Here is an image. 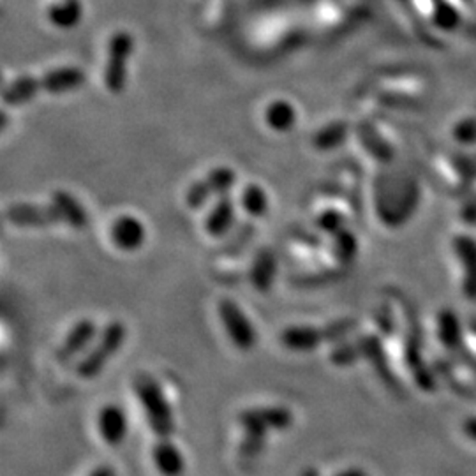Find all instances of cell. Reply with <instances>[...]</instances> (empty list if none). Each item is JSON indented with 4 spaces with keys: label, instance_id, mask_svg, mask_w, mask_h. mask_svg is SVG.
Listing matches in <instances>:
<instances>
[{
    "label": "cell",
    "instance_id": "8",
    "mask_svg": "<svg viewBox=\"0 0 476 476\" xmlns=\"http://www.w3.org/2000/svg\"><path fill=\"white\" fill-rule=\"evenodd\" d=\"M237 175L228 166H219L212 169L205 178L194 182L185 192V203L189 208H201L210 198L224 196L235 185Z\"/></svg>",
    "mask_w": 476,
    "mask_h": 476
},
{
    "label": "cell",
    "instance_id": "21",
    "mask_svg": "<svg viewBox=\"0 0 476 476\" xmlns=\"http://www.w3.org/2000/svg\"><path fill=\"white\" fill-rule=\"evenodd\" d=\"M242 207L251 217H263L269 210V198L263 187L249 183L242 192Z\"/></svg>",
    "mask_w": 476,
    "mask_h": 476
},
{
    "label": "cell",
    "instance_id": "1",
    "mask_svg": "<svg viewBox=\"0 0 476 476\" xmlns=\"http://www.w3.org/2000/svg\"><path fill=\"white\" fill-rule=\"evenodd\" d=\"M5 219L20 228H46L66 224L73 230H85L89 214L82 203L66 191H55L48 205L14 203L5 210Z\"/></svg>",
    "mask_w": 476,
    "mask_h": 476
},
{
    "label": "cell",
    "instance_id": "9",
    "mask_svg": "<svg viewBox=\"0 0 476 476\" xmlns=\"http://www.w3.org/2000/svg\"><path fill=\"white\" fill-rule=\"evenodd\" d=\"M145 226L135 215H121L110 228V240L121 251H137L145 244Z\"/></svg>",
    "mask_w": 476,
    "mask_h": 476
},
{
    "label": "cell",
    "instance_id": "18",
    "mask_svg": "<svg viewBox=\"0 0 476 476\" xmlns=\"http://www.w3.org/2000/svg\"><path fill=\"white\" fill-rule=\"evenodd\" d=\"M39 90H43L41 89V78L20 76L4 90V101L7 105L18 106V105H23V103L30 101L32 98H35V94Z\"/></svg>",
    "mask_w": 476,
    "mask_h": 476
},
{
    "label": "cell",
    "instance_id": "16",
    "mask_svg": "<svg viewBox=\"0 0 476 476\" xmlns=\"http://www.w3.org/2000/svg\"><path fill=\"white\" fill-rule=\"evenodd\" d=\"M85 82V74L78 67H62L41 76V89L46 92H67L78 89Z\"/></svg>",
    "mask_w": 476,
    "mask_h": 476
},
{
    "label": "cell",
    "instance_id": "6",
    "mask_svg": "<svg viewBox=\"0 0 476 476\" xmlns=\"http://www.w3.org/2000/svg\"><path fill=\"white\" fill-rule=\"evenodd\" d=\"M135 43L129 32H117L108 44V60L105 69L106 89L113 94H121L126 87L128 64L133 53Z\"/></svg>",
    "mask_w": 476,
    "mask_h": 476
},
{
    "label": "cell",
    "instance_id": "11",
    "mask_svg": "<svg viewBox=\"0 0 476 476\" xmlns=\"http://www.w3.org/2000/svg\"><path fill=\"white\" fill-rule=\"evenodd\" d=\"M454 251L463 269V292L468 300H476V240L470 235L454 238Z\"/></svg>",
    "mask_w": 476,
    "mask_h": 476
},
{
    "label": "cell",
    "instance_id": "24",
    "mask_svg": "<svg viewBox=\"0 0 476 476\" xmlns=\"http://www.w3.org/2000/svg\"><path fill=\"white\" fill-rule=\"evenodd\" d=\"M346 217L339 210H323L316 217V228L328 233L330 237H335L339 231H342L346 226Z\"/></svg>",
    "mask_w": 476,
    "mask_h": 476
},
{
    "label": "cell",
    "instance_id": "20",
    "mask_svg": "<svg viewBox=\"0 0 476 476\" xmlns=\"http://www.w3.org/2000/svg\"><path fill=\"white\" fill-rule=\"evenodd\" d=\"M48 18L55 27H74L82 18V5L78 0H64L60 4H53L48 11Z\"/></svg>",
    "mask_w": 476,
    "mask_h": 476
},
{
    "label": "cell",
    "instance_id": "7",
    "mask_svg": "<svg viewBox=\"0 0 476 476\" xmlns=\"http://www.w3.org/2000/svg\"><path fill=\"white\" fill-rule=\"evenodd\" d=\"M217 311L222 321V326L228 332V337L235 347L242 351H249L256 346L258 332L237 302L230 299H222L217 306Z\"/></svg>",
    "mask_w": 476,
    "mask_h": 476
},
{
    "label": "cell",
    "instance_id": "12",
    "mask_svg": "<svg viewBox=\"0 0 476 476\" xmlns=\"http://www.w3.org/2000/svg\"><path fill=\"white\" fill-rule=\"evenodd\" d=\"M96 332H98V326L92 319L85 317V319H80L71 330L69 333L66 335L62 346L57 349V360L59 362H67L71 360L73 356H76L78 353H82L90 342L92 339L96 337Z\"/></svg>",
    "mask_w": 476,
    "mask_h": 476
},
{
    "label": "cell",
    "instance_id": "17",
    "mask_svg": "<svg viewBox=\"0 0 476 476\" xmlns=\"http://www.w3.org/2000/svg\"><path fill=\"white\" fill-rule=\"evenodd\" d=\"M265 122L270 129L277 133H286L293 129L297 122V112L292 103L288 101H274L267 110H265Z\"/></svg>",
    "mask_w": 476,
    "mask_h": 476
},
{
    "label": "cell",
    "instance_id": "3",
    "mask_svg": "<svg viewBox=\"0 0 476 476\" xmlns=\"http://www.w3.org/2000/svg\"><path fill=\"white\" fill-rule=\"evenodd\" d=\"M133 386L137 399L144 406L151 431L159 440H169L175 433V417L158 379L151 374H138Z\"/></svg>",
    "mask_w": 476,
    "mask_h": 476
},
{
    "label": "cell",
    "instance_id": "4",
    "mask_svg": "<svg viewBox=\"0 0 476 476\" xmlns=\"http://www.w3.org/2000/svg\"><path fill=\"white\" fill-rule=\"evenodd\" d=\"M356 319L340 317L324 326H306L295 324L288 326L281 333V344L292 351H311L317 346L340 340L356 328Z\"/></svg>",
    "mask_w": 476,
    "mask_h": 476
},
{
    "label": "cell",
    "instance_id": "25",
    "mask_svg": "<svg viewBox=\"0 0 476 476\" xmlns=\"http://www.w3.org/2000/svg\"><path fill=\"white\" fill-rule=\"evenodd\" d=\"M463 431H464V434H466L473 443H476V417H472V418L464 420V424H463Z\"/></svg>",
    "mask_w": 476,
    "mask_h": 476
},
{
    "label": "cell",
    "instance_id": "13",
    "mask_svg": "<svg viewBox=\"0 0 476 476\" xmlns=\"http://www.w3.org/2000/svg\"><path fill=\"white\" fill-rule=\"evenodd\" d=\"M233 222H235V203L228 194H224L207 214L205 230L212 237H222L231 230Z\"/></svg>",
    "mask_w": 476,
    "mask_h": 476
},
{
    "label": "cell",
    "instance_id": "5",
    "mask_svg": "<svg viewBox=\"0 0 476 476\" xmlns=\"http://www.w3.org/2000/svg\"><path fill=\"white\" fill-rule=\"evenodd\" d=\"M128 330L122 321H110L105 330L101 332V337L98 342L90 347V351L78 362L76 372L78 376L85 379H92L103 372L106 363L119 353V349L124 346Z\"/></svg>",
    "mask_w": 476,
    "mask_h": 476
},
{
    "label": "cell",
    "instance_id": "23",
    "mask_svg": "<svg viewBox=\"0 0 476 476\" xmlns=\"http://www.w3.org/2000/svg\"><path fill=\"white\" fill-rule=\"evenodd\" d=\"M346 135H347L346 124H342V122L330 124V126L323 128L315 137V145L319 151H332L344 142Z\"/></svg>",
    "mask_w": 476,
    "mask_h": 476
},
{
    "label": "cell",
    "instance_id": "10",
    "mask_svg": "<svg viewBox=\"0 0 476 476\" xmlns=\"http://www.w3.org/2000/svg\"><path fill=\"white\" fill-rule=\"evenodd\" d=\"M98 429L106 445L110 447L122 445L129 431L124 410L119 404H106L98 415Z\"/></svg>",
    "mask_w": 476,
    "mask_h": 476
},
{
    "label": "cell",
    "instance_id": "14",
    "mask_svg": "<svg viewBox=\"0 0 476 476\" xmlns=\"http://www.w3.org/2000/svg\"><path fill=\"white\" fill-rule=\"evenodd\" d=\"M152 461L162 476H180L185 470V459L182 452L169 440H159L154 445Z\"/></svg>",
    "mask_w": 476,
    "mask_h": 476
},
{
    "label": "cell",
    "instance_id": "2",
    "mask_svg": "<svg viewBox=\"0 0 476 476\" xmlns=\"http://www.w3.org/2000/svg\"><path fill=\"white\" fill-rule=\"evenodd\" d=\"M237 420L244 431L238 454L246 461H254L265 450L269 433L286 431L293 425V413L285 406H261L244 410Z\"/></svg>",
    "mask_w": 476,
    "mask_h": 476
},
{
    "label": "cell",
    "instance_id": "19",
    "mask_svg": "<svg viewBox=\"0 0 476 476\" xmlns=\"http://www.w3.org/2000/svg\"><path fill=\"white\" fill-rule=\"evenodd\" d=\"M438 339L449 349H456L463 340V328L457 315L450 309H445L438 316Z\"/></svg>",
    "mask_w": 476,
    "mask_h": 476
},
{
    "label": "cell",
    "instance_id": "27",
    "mask_svg": "<svg viewBox=\"0 0 476 476\" xmlns=\"http://www.w3.org/2000/svg\"><path fill=\"white\" fill-rule=\"evenodd\" d=\"M337 476H369L363 470L360 468H349V470H344L342 473H339Z\"/></svg>",
    "mask_w": 476,
    "mask_h": 476
},
{
    "label": "cell",
    "instance_id": "26",
    "mask_svg": "<svg viewBox=\"0 0 476 476\" xmlns=\"http://www.w3.org/2000/svg\"><path fill=\"white\" fill-rule=\"evenodd\" d=\"M89 476H117V473H115V470L112 466L105 464V466H98Z\"/></svg>",
    "mask_w": 476,
    "mask_h": 476
},
{
    "label": "cell",
    "instance_id": "15",
    "mask_svg": "<svg viewBox=\"0 0 476 476\" xmlns=\"http://www.w3.org/2000/svg\"><path fill=\"white\" fill-rule=\"evenodd\" d=\"M276 274H277V260H276L274 253L270 249H261L256 254L253 267H251L253 286L261 293L272 290Z\"/></svg>",
    "mask_w": 476,
    "mask_h": 476
},
{
    "label": "cell",
    "instance_id": "22",
    "mask_svg": "<svg viewBox=\"0 0 476 476\" xmlns=\"http://www.w3.org/2000/svg\"><path fill=\"white\" fill-rule=\"evenodd\" d=\"M358 251V242L356 237L349 230H342L333 237V256L340 263H351L356 256Z\"/></svg>",
    "mask_w": 476,
    "mask_h": 476
}]
</instances>
